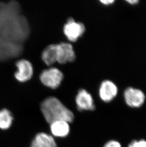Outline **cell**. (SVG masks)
Listing matches in <instances>:
<instances>
[{"mask_svg": "<svg viewBox=\"0 0 146 147\" xmlns=\"http://www.w3.org/2000/svg\"><path fill=\"white\" fill-rule=\"evenodd\" d=\"M41 111L46 121L48 123L57 121H73L74 116L72 111L67 108L58 98L48 97L41 104Z\"/></svg>", "mask_w": 146, "mask_h": 147, "instance_id": "cell-1", "label": "cell"}, {"mask_svg": "<svg viewBox=\"0 0 146 147\" xmlns=\"http://www.w3.org/2000/svg\"><path fill=\"white\" fill-rule=\"evenodd\" d=\"M63 74L58 68L51 67L45 69L40 75V81L44 85L52 89H56L60 85Z\"/></svg>", "mask_w": 146, "mask_h": 147, "instance_id": "cell-2", "label": "cell"}, {"mask_svg": "<svg viewBox=\"0 0 146 147\" xmlns=\"http://www.w3.org/2000/svg\"><path fill=\"white\" fill-rule=\"evenodd\" d=\"M123 96L127 105L133 108L141 107L146 100V96L143 92L135 88H127L124 90Z\"/></svg>", "mask_w": 146, "mask_h": 147, "instance_id": "cell-3", "label": "cell"}, {"mask_svg": "<svg viewBox=\"0 0 146 147\" xmlns=\"http://www.w3.org/2000/svg\"><path fill=\"white\" fill-rule=\"evenodd\" d=\"M63 31L68 40L76 42L84 33L85 27L82 23L69 19L64 26Z\"/></svg>", "mask_w": 146, "mask_h": 147, "instance_id": "cell-4", "label": "cell"}, {"mask_svg": "<svg viewBox=\"0 0 146 147\" xmlns=\"http://www.w3.org/2000/svg\"><path fill=\"white\" fill-rule=\"evenodd\" d=\"M17 71L14 74L15 79L19 82H27L31 79L33 74L31 63L25 59L19 60L16 63Z\"/></svg>", "mask_w": 146, "mask_h": 147, "instance_id": "cell-5", "label": "cell"}, {"mask_svg": "<svg viewBox=\"0 0 146 147\" xmlns=\"http://www.w3.org/2000/svg\"><path fill=\"white\" fill-rule=\"evenodd\" d=\"M57 62L65 64L74 61L75 52L72 45L67 42H61L57 45Z\"/></svg>", "mask_w": 146, "mask_h": 147, "instance_id": "cell-6", "label": "cell"}, {"mask_svg": "<svg viewBox=\"0 0 146 147\" xmlns=\"http://www.w3.org/2000/svg\"><path fill=\"white\" fill-rule=\"evenodd\" d=\"M118 92V88L113 82L105 80L100 86L99 94L101 100L105 102H109L116 97Z\"/></svg>", "mask_w": 146, "mask_h": 147, "instance_id": "cell-7", "label": "cell"}, {"mask_svg": "<svg viewBox=\"0 0 146 147\" xmlns=\"http://www.w3.org/2000/svg\"><path fill=\"white\" fill-rule=\"evenodd\" d=\"M76 102L79 111H92L95 108L92 96L84 89L80 90L77 93Z\"/></svg>", "mask_w": 146, "mask_h": 147, "instance_id": "cell-8", "label": "cell"}, {"mask_svg": "<svg viewBox=\"0 0 146 147\" xmlns=\"http://www.w3.org/2000/svg\"><path fill=\"white\" fill-rule=\"evenodd\" d=\"M30 147H57V145L52 136L47 133L40 132L35 136Z\"/></svg>", "mask_w": 146, "mask_h": 147, "instance_id": "cell-9", "label": "cell"}, {"mask_svg": "<svg viewBox=\"0 0 146 147\" xmlns=\"http://www.w3.org/2000/svg\"><path fill=\"white\" fill-rule=\"evenodd\" d=\"M50 124V131L53 135L57 137H66L69 134L70 126L69 122L65 121H57Z\"/></svg>", "mask_w": 146, "mask_h": 147, "instance_id": "cell-10", "label": "cell"}, {"mask_svg": "<svg viewBox=\"0 0 146 147\" xmlns=\"http://www.w3.org/2000/svg\"><path fill=\"white\" fill-rule=\"evenodd\" d=\"M42 57L45 63L48 66L57 62V45L52 44L47 46L42 51Z\"/></svg>", "mask_w": 146, "mask_h": 147, "instance_id": "cell-11", "label": "cell"}, {"mask_svg": "<svg viewBox=\"0 0 146 147\" xmlns=\"http://www.w3.org/2000/svg\"><path fill=\"white\" fill-rule=\"evenodd\" d=\"M13 119V115L8 110L3 109L0 110V129H8L11 126Z\"/></svg>", "mask_w": 146, "mask_h": 147, "instance_id": "cell-12", "label": "cell"}, {"mask_svg": "<svg viewBox=\"0 0 146 147\" xmlns=\"http://www.w3.org/2000/svg\"><path fill=\"white\" fill-rule=\"evenodd\" d=\"M128 147H146V140H134L128 145Z\"/></svg>", "mask_w": 146, "mask_h": 147, "instance_id": "cell-13", "label": "cell"}, {"mask_svg": "<svg viewBox=\"0 0 146 147\" xmlns=\"http://www.w3.org/2000/svg\"><path fill=\"white\" fill-rule=\"evenodd\" d=\"M103 147H122V145L117 140H111L107 142Z\"/></svg>", "mask_w": 146, "mask_h": 147, "instance_id": "cell-14", "label": "cell"}, {"mask_svg": "<svg viewBox=\"0 0 146 147\" xmlns=\"http://www.w3.org/2000/svg\"><path fill=\"white\" fill-rule=\"evenodd\" d=\"M115 1L114 0H102V1H100V2L104 5H109V4H112L113 3H115Z\"/></svg>", "mask_w": 146, "mask_h": 147, "instance_id": "cell-15", "label": "cell"}, {"mask_svg": "<svg viewBox=\"0 0 146 147\" xmlns=\"http://www.w3.org/2000/svg\"><path fill=\"white\" fill-rule=\"evenodd\" d=\"M126 1L129 3L130 4H137L139 1L138 0H128Z\"/></svg>", "mask_w": 146, "mask_h": 147, "instance_id": "cell-16", "label": "cell"}]
</instances>
